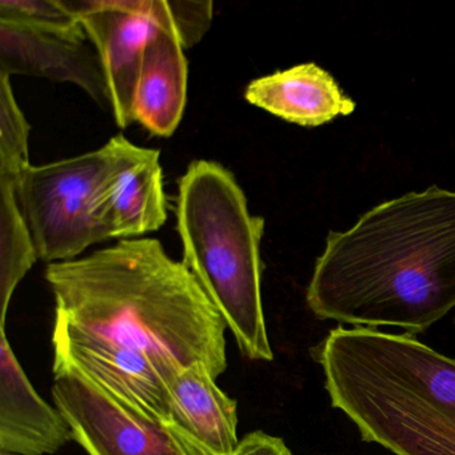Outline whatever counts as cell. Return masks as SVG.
<instances>
[{
  "label": "cell",
  "instance_id": "cell-1",
  "mask_svg": "<svg viewBox=\"0 0 455 455\" xmlns=\"http://www.w3.org/2000/svg\"><path fill=\"white\" fill-rule=\"evenodd\" d=\"M306 302L323 321L426 331L455 307V191L407 193L330 231Z\"/></svg>",
  "mask_w": 455,
  "mask_h": 455
},
{
  "label": "cell",
  "instance_id": "cell-2",
  "mask_svg": "<svg viewBox=\"0 0 455 455\" xmlns=\"http://www.w3.org/2000/svg\"><path fill=\"white\" fill-rule=\"evenodd\" d=\"M55 319L142 351L167 382L204 364L228 369L226 323L185 263L158 239H122L92 255L50 263Z\"/></svg>",
  "mask_w": 455,
  "mask_h": 455
},
{
  "label": "cell",
  "instance_id": "cell-3",
  "mask_svg": "<svg viewBox=\"0 0 455 455\" xmlns=\"http://www.w3.org/2000/svg\"><path fill=\"white\" fill-rule=\"evenodd\" d=\"M332 407L395 455H455V358L414 334L337 327L315 347Z\"/></svg>",
  "mask_w": 455,
  "mask_h": 455
},
{
  "label": "cell",
  "instance_id": "cell-4",
  "mask_svg": "<svg viewBox=\"0 0 455 455\" xmlns=\"http://www.w3.org/2000/svg\"><path fill=\"white\" fill-rule=\"evenodd\" d=\"M175 214L183 263L239 350L251 361H273L260 291L265 220L251 215L235 177L212 161L188 167L178 185Z\"/></svg>",
  "mask_w": 455,
  "mask_h": 455
},
{
  "label": "cell",
  "instance_id": "cell-5",
  "mask_svg": "<svg viewBox=\"0 0 455 455\" xmlns=\"http://www.w3.org/2000/svg\"><path fill=\"white\" fill-rule=\"evenodd\" d=\"M116 151L118 135L100 150L23 170L17 183L18 202L39 259L68 262L92 244L108 241L92 204Z\"/></svg>",
  "mask_w": 455,
  "mask_h": 455
},
{
  "label": "cell",
  "instance_id": "cell-6",
  "mask_svg": "<svg viewBox=\"0 0 455 455\" xmlns=\"http://www.w3.org/2000/svg\"><path fill=\"white\" fill-rule=\"evenodd\" d=\"M52 399L89 455H194L166 426L135 411L73 367L52 369Z\"/></svg>",
  "mask_w": 455,
  "mask_h": 455
},
{
  "label": "cell",
  "instance_id": "cell-7",
  "mask_svg": "<svg viewBox=\"0 0 455 455\" xmlns=\"http://www.w3.org/2000/svg\"><path fill=\"white\" fill-rule=\"evenodd\" d=\"M52 340V369L78 370L135 411L169 428V382L150 356L60 319H55Z\"/></svg>",
  "mask_w": 455,
  "mask_h": 455
},
{
  "label": "cell",
  "instance_id": "cell-8",
  "mask_svg": "<svg viewBox=\"0 0 455 455\" xmlns=\"http://www.w3.org/2000/svg\"><path fill=\"white\" fill-rule=\"evenodd\" d=\"M97 49L119 129L134 124L135 89L146 46L156 31L153 0H60Z\"/></svg>",
  "mask_w": 455,
  "mask_h": 455
},
{
  "label": "cell",
  "instance_id": "cell-9",
  "mask_svg": "<svg viewBox=\"0 0 455 455\" xmlns=\"http://www.w3.org/2000/svg\"><path fill=\"white\" fill-rule=\"evenodd\" d=\"M0 76L68 82L113 113L102 60L84 31L65 33L0 20Z\"/></svg>",
  "mask_w": 455,
  "mask_h": 455
},
{
  "label": "cell",
  "instance_id": "cell-10",
  "mask_svg": "<svg viewBox=\"0 0 455 455\" xmlns=\"http://www.w3.org/2000/svg\"><path fill=\"white\" fill-rule=\"evenodd\" d=\"M161 153L118 135V151L95 191L92 214L108 239H132L159 230L167 220Z\"/></svg>",
  "mask_w": 455,
  "mask_h": 455
},
{
  "label": "cell",
  "instance_id": "cell-11",
  "mask_svg": "<svg viewBox=\"0 0 455 455\" xmlns=\"http://www.w3.org/2000/svg\"><path fill=\"white\" fill-rule=\"evenodd\" d=\"M74 441L62 412L36 393L0 329V451L54 454Z\"/></svg>",
  "mask_w": 455,
  "mask_h": 455
},
{
  "label": "cell",
  "instance_id": "cell-12",
  "mask_svg": "<svg viewBox=\"0 0 455 455\" xmlns=\"http://www.w3.org/2000/svg\"><path fill=\"white\" fill-rule=\"evenodd\" d=\"M170 388L169 428L194 455H228L238 444V404L204 364L177 372Z\"/></svg>",
  "mask_w": 455,
  "mask_h": 455
},
{
  "label": "cell",
  "instance_id": "cell-13",
  "mask_svg": "<svg viewBox=\"0 0 455 455\" xmlns=\"http://www.w3.org/2000/svg\"><path fill=\"white\" fill-rule=\"evenodd\" d=\"M156 26L146 46L134 94V121L151 135L169 138L177 132L188 100L185 49L164 14V0H153Z\"/></svg>",
  "mask_w": 455,
  "mask_h": 455
},
{
  "label": "cell",
  "instance_id": "cell-14",
  "mask_svg": "<svg viewBox=\"0 0 455 455\" xmlns=\"http://www.w3.org/2000/svg\"><path fill=\"white\" fill-rule=\"evenodd\" d=\"M247 102L290 124L318 127L350 116L355 102L331 74L315 63H303L254 79L244 92Z\"/></svg>",
  "mask_w": 455,
  "mask_h": 455
},
{
  "label": "cell",
  "instance_id": "cell-15",
  "mask_svg": "<svg viewBox=\"0 0 455 455\" xmlns=\"http://www.w3.org/2000/svg\"><path fill=\"white\" fill-rule=\"evenodd\" d=\"M17 183L0 178V329H6L7 311L15 289L39 259L20 212Z\"/></svg>",
  "mask_w": 455,
  "mask_h": 455
},
{
  "label": "cell",
  "instance_id": "cell-16",
  "mask_svg": "<svg viewBox=\"0 0 455 455\" xmlns=\"http://www.w3.org/2000/svg\"><path fill=\"white\" fill-rule=\"evenodd\" d=\"M31 126L20 110L10 76H0V178L20 180L28 159Z\"/></svg>",
  "mask_w": 455,
  "mask_h": 455
},
{
  "label": "cell",
  "instance_id": "cell-17",
  "mask_svg": "<svg viewBox=\"0 0 455 455\" xmlns=\"http://www.w3.org/2000/svg\"><path fill=\"white\" fill-rule=\"evenodd\" d=\"M0 20L65 33L84 31L78 18L60 0H2Z\"/></svg>",
  "mask_w": 455,
  "mask_h": 455
},
{
  "label": "cell",
  "instance_id": "cell-18",
  "mask_svg": "<svg viewBox=\"0 0 455 455\" xmlns=\"http://www.w3.org/2000/svg\"><path fill=\"white\" fill-rule=\"evenodd\" d=\"M164 14L183 49H190L201 42L214 17L212 2L164 0Z\"/></svg>",
  "mask_w": 455,
  "mask_h": 455
},
{
  "label": "cell",
  "instance_id": "cell-19",
  "mask_svg": "<svg viewBox=\"0 0 455 455\" xmlns=\"http://www.w3.org/2000/svg\"><path fill=\"white\" fill-rule=\"evenodd\" d=\"M228 455H292V452L279 436L252 431L244 435Z\"/></svg>",
  "mask_w": 455,
  "mask_h": 455
},
{
  "label": "cell",
  "instance_id": "cell-20",
  "mask_svg": "<svg viewBox=\"0 0 455 455\" xmlns=\"http://www.w3.org/2000/svg\"><path fill=\"white\" fill-rule=\"evenodd\" d=\"M0 455H12V454H9V452L0 451Z\"/></svg>",
  "mask_w": 455,
  "mask_h": 455
}]
</instances>
